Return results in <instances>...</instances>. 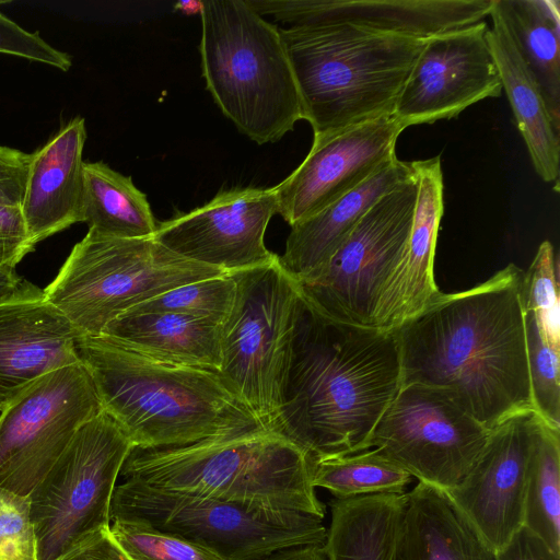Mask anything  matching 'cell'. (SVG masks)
<instances>
[{"mask_svg": "<svg viewBox=\"0 0 560 560\" xmlns=\"http://www.w3.org/2000/svg\"><path fill=\"white\" fill-rule=\"evenodd\" d=\"M523 272L509 264L471 289L441 292L395 328L401 385L419 383L445 392L489 430L514 413L534 410Z\"/></svg>", "mask_w": 560, "mask_h": 560, "instance_id": "6da1fadb", "label": "cell"}, {"mask_svg": "<svg viewBox=\"0 0 560 560\" xmlns=\"http://www.w3.org/2000/svg\"><path fill=\"white\" fill-rule=\"evenodd\" d=\"M400 386L396 329L336 322L304 303L273 431L311 459L366 451Z\"/></svg>", "mask_w": 560, "mask_h": 560, "instance_id": "7a4b0ae2", "label": "cell"}, {"mask_svg": "<svg viewBox=\"0 0 560 560\" xmlns=\"http://www.w3.org/2000/svg\"><path fill=\"white\" fill-rule=\"evenodd\" d=\"M77 352L102 410L137 448L184 446L264 428L217 372L159 363L104 335L79 336Z\"/></svg>", "mask_w": 560, "mask_h": 560, "instance_id": "3957f363", "label": "cell"}, {"mask_svg": "<svg viewBox=\"0 0 560 560\" xmlns=\"http://www.w3.org/2000/svg\"><path fill=\"white\" fill-rule=\"evenodd\" d=\"M120 475L154 489L254 510L325 516V505L312 482L310 456L282 434L265 428L184 446L133 447Z\"/></svg>", "mask_w": 560, "mask_h": 560, "instance_id": "277c9868", "label": "cell"}, {"mask_svg": "<svg viewBox=\"0 0 560 560\" xmlns=\"http://www.w3.org/2000/svg\"><path fill=\"white\" fill-rule=\"evenodd\" d=\"M280 34L314 138L394 114L427 39L347 24L289 26Z\"/></svg>", "mask_w": 560, "mask_h": 560, "instance_id": "5b68a950", "label": "cell"}, {"mask_svg": "<svg viewBox=\"0 0 560 560\" xmlns=\"http://www.w3.org/2000/svg\"><path fill=\"white\" fill-rule=\"evenodd\" d=\"M202 77L221 112L258 144L277 142L303 119L280 28L246 0L200 9Z\"/></svg>", "mask_w": 560, "mask_h": 560, "instance_id": "8992f818", "label": "cell"}, {"mask_svg": "<svg viewBox=\"0 0 560 560\" xmlns=\"http://www.w3.org/2000/svg\"><path fill=\"white\" fill-rule=\"evenodd\" d=\"M233 307L221 324V366L229 389L261 427L273 430L283 404L303 300L296 280L271 262L229 273Z\"/></svg>", "mask_w": 560, "mask_h": 560, "instance_id": "52a82bcc", "label": "cell"}, {"mask_svg": "<svg viewBox=\"0 0 560 560\" xmlns=\"http://www.w3.org/2000/svg\"><path fill=\"white\" fill-rule=\"evenodd\" d=\"M224 273L176 255L153 237L117 238L89 230L44 294L80 335L98 336L142 302Z\"/></svg>", "mask_w": 560, "mask_h": 560, "instance_id": "ba28073f", "label": "cell"}, {"mask_svg": "<svg viewBox=\"0 0 560 560\" xmlns=\"http://www.w3.org/2000/svg\"><path fill=\"white\" fill-rule=\"evenodd\" d=\"M112 520L145 524L208 548L224 560H261L283 549L323 545L327 529L313 515L254 510L130 479L115 488Z\"/></svg>", "mask_w": 560, "mask_h": 560, "instance_id": "9c48e42d", "label": "cell"}, {"mask_svg": "<svg viewBox=\"0 0 560 560\" xmlns=\"http://www.w3.org/2000/svg\"><path fill=\"white\" fill-rule=\"evenodd\" d=\"M132 442L104 411L81 427L30 494L39 560L110 525L118 477Z\"/></svg>", "mask_w": 560, "mask_h": 560, "instance_id": "30bf717a", "label": "cell"}, {"mask_svg": "<svg viewBox=\"0 0 560 560\" xmlns=\"http://www.w3.org/2000/svg\"><path fill=\"white\" fill-rule=\"evenodd\" d=\"M417 189L415 174L382 196L325 267L296 281L308 307L336 322L374 328L382 294L406 250Z\"/></svg>", "mask_w": 560, "mask_h": 560, "instance_id": "8fae6325", "label": "cell"}, {"mask_svg": "<svg viewBox=\"0 0 560 560\" xmlns=\"http://www.w3.org/2000/svg\"><path fill=\"white\" fill-rule=\"evenodd\" d=\"M489 434L445 392L410 383L400 386L368 446L418 481L448 491L472 467Z\"/></svg>", "mask_w": 560, "mask_h": 560, "instance_id": "7c38bea8", "label": "cell"}, {"mask_svg": "<svg viewBox=\"0 0 560 560\" xmlns=\"http://www.w3.org/2000/svg\"><path fill=\"white\" fill-rule=\"evenodd\" d=\"M102 411L81 362L30 385L0 411V488L30 495L78 430Z\"/></svg>", "mask_w": 560, "mask_h": 560, "instance_id": "4fadbf2b", "label": "cell"}, {"mask_svg": "<svg viewBox=\"0 0 560 560\" xmlns=\"http://www.w3.org/2000/svg\"><path fill=\"white\" fill-rule=\"evenodd\" d=\"M488 28L482 21L425 39L394 109L405 129L457 117L470 105L501 95Z\"/></svg>", "mask_w": 560, "mask_h": 560, "instance_id": "5bb4252c", "label": "cell"}, {"mask_svg": "<svg viewBox=\"0 0 560 560\" xmlns=\"http://www.w3.org/2000/svg\"><path fill=\"white\" fill-rule=\"evenodd\" d=\"M278 210L273 186L230 189L158 223L152 237L183 258L230 273L278 256L265 245L267 226Z\"/></svg>", "mask_w": 560, "mask_h": 560, "instance_id": "9a60e30c", "label": "cell"}, {"mask_svg": "<svg viewBox=\"0 0 560 560\" xmlns=\"http://www.w3.org/2000/svg\"><path fill=\"white\" fill-rule=\"evenodd\" d=\"M404 130L390 114L314 138L303 162L273 186L278 213L292 226L359 187L396 159Z\"/></svg>", "mask_w": 560, "mask_h": 560, "instance_id": "2e32d148", "label": "cell"}, {"mask_svg": "<svg viewBox=\"0 0 560 560\" xmlns=\"http://www.w3.org/2000/svg\"><path fill=\"white\" fill-rule=\"evenodd\" d=\"M541 421L524 410L492 428L467 475L446 491L494 551L523 526L528 462Z\"/></svg>", "mask_w": 560, "mask_h": 560, "instance_id": "e0dca14e", "label": "cell"}, {"mask_svg": "<svg viewBox=\"0 0 560 560\" xmlns=\"http://www.w3.org/2000/svg\"><path fill=\"white\" fill-rule=\"evenodd\" d=\"M289 26L347 24L416 38L482 22L493 0H246Z\"/></svg>", "mask_w": 560, "mask_h": 560, "instance_id": "ac0fdd59", "label": "cell"}, {"mask_svg": "<svg viewBox=\"0 0 560 560\" xmlns=\"http://www.w3.org/2000/svg\"><path fill=\"white\" fill-rule=\"evenodd\" d=\"M73 325L25 281L0 300V411L49 372L80 362Z\"/></svg>", "mask_w": 560, "mask_h": 560, "instance_id": "d6986e66", "label": "cell"}, {"mask_svg": "<svg viewBox=\"0 0 560 560\" xmlns=\"http://www.w3.org/2000/svg\"><path fill=\"white\" fill-rule=\"evenodd\" d=\"M418 189L404 257L380 300L374 328L395 329L423 311L440 293L433 273L443 215V173L440 156L412 161Z\"/></svg>", "mask_w": 560, "mask_h": 560, "instance_id": "ffe728a7", "label": "cell"}, {"mask_svg": "<svg viewBox=\"0 0 560 560\" xmlns=\"http://www.w3.org/2000/svg\"><path fill=\"white\" fill-rule=\"evenodd\" d=\"M84 118L77 116L32 153L22 217L37 243L83 221Z\"/></svg>", "mask_w": 560, "mask_h": 560, "instance_id": "44dd1931", "label": "cell"}, {"mask_svg": "<svg viewBox=\"0 0 560 560\" xmlns=\"http://www.w3.org/2000/svg\"><path fill=\"white\" fill-rule=\"evenodd\" d=\"M412 162L397 158L368 180L315 214L291 226L279 260L296 281L318 273L363 215L385 194L415 176Z\"/></svg>", "mask_w": 560, "mask_h": 560, "instance_id": "7402d4cb", "label": "cell"}, {"mask_svg": "<svg viewBox=\"0 0 560 560\" xmlns=\"http://www.w3.org/2000/svg\"><path fill=\"white\" fill-rule=\"evenodd\" d=\"M406 495L398 560H495L445 490L419 481Z\"/></svg>", "mask_w": 560, "mask_h": 560, "instance_id": "603a6c76", "label": "cell"}, {"mask_svg": "<svg viewBox=\"0 0 560 560\" xmlns=\"http://www.w3.org/2000/svg\"><path fill=\"white\" fill-rule=\"evenodd\" d=\"M101 335L159 363L220 371L221 325L209 320L174 313L124 314Z\"/></svg>", "mask_w": 560, "mask_h": 560, "instance_id": "cb8c5ba5", "label": "cell"}, {"mask_svg": "<svg viewBox=\"0 0 560 560\" xmlns=\"http://www.w3.org/2000/svg\"><path fill=\"white\" fill-rule=\"evenodd\" d=\"M492 27L487 42L498 68L502 89L516 126L527 147L533 166L559 191L560 130L556 128L539 89L497 13L490 10Z\"/></svg>", "mask_w": 560, "mask_h": 560, "instance_id": "d4e9b609", "label": "cell"}, {"mask_svg": "<svg viewBox=\"0 0 560 560\" xmlns=\"http://www.w3.org/2000/svg\"><path fill=\"white\" fill-rule=\"evenodd\" d=\"M406 501V492L335 499L322 545L326 559L398 560Z\"/></svg>", "mask_w": 560, "mask_h": 560, "instance_id": "484cf974", "label": "cell"}, {"mask_svg": "<svg viewBox=\"0 0 560 560\" xmlns=\"http://www.w3.org/2000/svg\"><path fill=\"white\" fill-rule=\"evenodd\" d=\"M498 14L560 130V2L493 0Z\"/></svg>", "mask_w": 560, "mask_h": 560, "instance_id": "4316f807", "label": "cell"}, {"mask_svg": "<svg viewBox=\"0 0 560 560\" xmlns=\"http://www.w3.org/2000/svg\"><path fill=\"white\" fill-rule=\"evenodd\" d=\"M82 222L117 238L152 237L158 226L147 195L102 161L83 163Z\"/></svg>", "mask_w": 560, "mask_h": 560, "instance_id": "83f0119b", "label": "cell"}, {"mask_svg": "<svg viewBox=\"0 0 560 560\" xmlns=\"http://www.w3.org/2000/svg\"><path fill=\"white\" fill-rule=\"evenodd\" d=\"M523 525L560 555V430L544 421L528 462Z\"/></svg>", "mask_w": 560, "mask_h": 560, "instance_id": "f1b7e54d", "label": "cell"}, {"mask_svg": "<svg viewBox=\"0 0 560 560\" xmlns=\"http://www.w3.org/2000/svg\"><path fill=\"white\" fill-rule=\"evenodd\" d=\"M312 460V482L336 499L368 494L405 493L410 474L374 448L360 453Z\"/></svg>", "mask_w": 560, "mask_h": 560, "instance_id": "f546056e", "label": "cell"}, {"mask_svg": "<svg viewBox=\"0 0 560 560\" xmlns=\"http://www.w3.org/2000/svg\"><path fill=\"white\" fill-rule=\"evenodd\" d=\"M32 153L0 145V268L15 269L35 245L22 217Z\"/></svg>", "mask_w": 560, "mask_h": 560, "instance_id": "4dcf8cb0", "label": "cell"}, {"mask_svg": "<svg viewBox=\"0 0 560 560\" xmlns=\"http://www.w3.org/2000/svg\"><path fill=\"white\" fill-rule=\"evenodd\" d=\"M521 302L524 318L530 322L541 338L560 350V299L555 248L542 242L523 272Z\"/></svg>", "mask_w": 560, "mask_h": 560, "instance_id": "1f68e13d", "label": "cell"}, {"mask_svg": "<svg viewBox=\"0 0 560 560\" xmlns=\"http://www.w3.org/2000/svg\"><path fill=\"white\" fill-rule=\"evenodd\" d=\"M235 291L234 280L224 273L168 290L125 314L174 313L221 325L233 307Z\"/></svg>", "mask_w": 560, "mask_h": 560, "instance_id": "d6a6232c", "label": "cell"}, {"mask_svg": "<svg viewBox=\"0 0 560 560\" xmlns=\"http://www.w3.org/2000/svg\"><path fill=\"white\" fill-rule=\"evenodd\" d=\"M109 527L130 560H224L208 548L142 523L112 520Z\"/></svg>", "mask_w": 560, "mask_h": 560, "instance_id": "836d02e7", "label": "cell"}, {"mask_svg": "<svg viewBox=\"0 0 560 560\" xmlns=\"http://www.w3.org/2000/svg\"><path fill=\"white\" fill-rule=\"evenodd\" d=\"M532 402L550 428L560 430V350L546 342L524 319Z\"/></svg>", "mask_w": 560, "mask_h": 560, "instance_id": "e575fe53", "label": "cell"}, {"mask_svg": "<svg viewBox=\"0 0 560 560\" xmlns=\"http://www.w3.org/2000/svg\"><path fill=\"white\" fill-rule=\"evenodd\" d=\"M0 560H39L31 498L0 488Z\"/></svg>", "mask_w": 560, "mask_h": 560, "instance_id": "d590c367", "label": "cell"}, {"mask_svg": "<svg viewBox=\"0 0 560 560\" xmlns=\"http://www.w3.org/2000/svg\"><path fill=\"white\" fill-rule=\"evenodd\" d=\"M0 54L46 63L62 71H68L72 66L71 57L68 54L49 45L38 33L24 30L1 11Z\"/></svg>", "mask_w": 560, "mask_h": 560, "instance_id": "8d00e7d4", "label": "cell"}, {"mask_svg": "<svg viewBox=\"0 0 560 560\" xmlns=\"http://www.w3.org/2000/svg\"><path fill=\"white\" fill-rule=\"evenodd\" d=\"M109 526L81 536L51 560H130L115 540Z\"/></svg>", "mask_w": 560, "mask_h": 560, "instance_id": "74e56055", "label": "cell"}, {"mask_svg": "<svg viewBox=\"0 0 560 560\" xmlns=\"http://www.w3.org/2000/svg\"><path fill=\"white\" fill-rule=\"evenodd\" d=\"M495 560H560V555L523 525L495 551Z\"/></svg>", "mask_w": 560, "mask_h": 560, "instance_id": "f35d334b", "label": "cell"}, {"mask_svg": "<svg viewBox=\"0 0 560 560\" xmlns=\"http://www.w3.org/2000/svg\"><path fill=\"white\" fill-rule=\"evenodd\" d=\"M261 560H327L322 545L283 549Z\"/></svg>", "mask_w": 560, "mask_h": 560, "instance_id": "ab89813d", "label": "cell"}, {"mask_svg": "<svg viewBox=\"0 0 560 560\" xmlns=\"http://www.w3.org/2000/svg\"><path fill=\"white\" fill-rule=\"evenodd\" d=\"M24 283L15 269L0 268V300L19 291Z\"/></svg>", "mask_w": 560, "mask_h": 560, "instance_id": "60d3db41", "label": "cell"}, {"mask_svg": "<svg viewBox=\"0 0 560 560\" xmlns=\"http://www.w3.org/2000/svg\"><path fill=\"white\" fill-rule=\"evenodd\" d=\"M201 4L202 1H184L177 2L174 8L184 11L185 13H194L197 11L200 13Z\"/></svg>", "mask_w": 560, "mask_h": 560, "instance_id": "b9f144b4", "label": "cell"}]
</instances>
